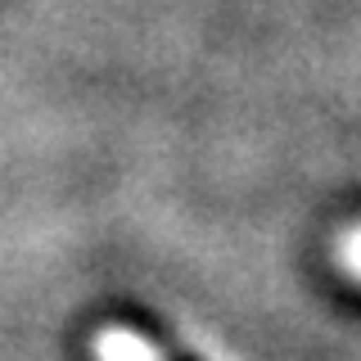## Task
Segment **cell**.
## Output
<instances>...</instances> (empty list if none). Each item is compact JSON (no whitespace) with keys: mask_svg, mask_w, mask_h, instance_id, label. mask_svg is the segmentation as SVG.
<instances>
[{"mask_svg":"<svg viewBox=\"0 0 361 361\" xmlns=\"http://www.w3.org/2000/svg\"><path fill=\"white\" fill-rule=\"evenodd\" d=\"M95 357L99 361H172L158 343L131 334V330H104L95 334Z\"/></svg>","mask_w":361,"mask_h":361,"instance_id":"1","label":"cell"},{"mask_svg":"<svg viewBox=\"0 0 361 361\" xmlns=\"http://www.w3.org/2000/svg\"><path fill=\"white\" fill-rule=\"evenodd\" d=\"M338 262H343L348 276H357V280H361V226L343 231V240H338Z\"/></svg>","mask_w":361,"mask_h":361,"instance_id":"2","label":"cell"}]
</instances>
